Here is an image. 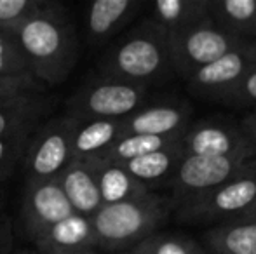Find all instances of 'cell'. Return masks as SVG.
Returning <instances> with one entry per match:
<instances>
[{"mask_svg":"<svg viewBox=\"0 0 256 254\" xmlns=\"http://www.w3.org/2000/svg\"><path fill=\"white\" fill-rule=\"evenodd\" d=\"M16 35L30 73L44 87H58L74 73L80 44L70 14L60 3L49 2L44 10L24 21Z\"/></svg>","mask_w":256,"mask_h":254,"instance_id":"cell-1","label":"cell"},{"mask_svg":"<svg viewBox=\"0 0 256 254\" xmlns=\"http://www.w3.org/2000/svg\"><path fill=\"white\" fill-rule=\"evenodd\" d=\"M96 75L152 89L176 77L171 66L168 33L143 17L108 44L96 63Z\"/></svg>","mask_w":256,"mask_h":254,"instance_id":"cell-2","label":"cell"},{"mask_svg":"<svg viewBox=\"0 0 256 254\" xmlns=\"http://www.w3.org/2000/svg\"><path fill=\"white\" fill-rule=\"evenodd\" d=\"M176 206L171 197L148 192L128 202L103 206L91 218L98 249H132L162 228Z\"/></svg>","mask_w":256,"mask_h":254,"instance_id":"cell-3","label":"cell"},{"mask_svg":"<svg viewBox=\"0 0 256 254\" xmlns=\"http://www.w3.org/2000/svg\"><path fill=\"white\" fill-rule=\"evenodd\" d=\"M152 99V89L92 75L68 98L66 117L75 122L122 120Z\"/></svg>","mask_w":256,"mask_h":254,"instance_id":"cell-4","label":"cell"},{"mask_svg":"<svg viewBox=\"0 0 256 254\" xmlns=\"http://www.w3.org/2000/svg\"><path fill=\"white\" fill-rule=\"evenodd\" d=\"M256 169V153L226 157H185L169 180L172 202L178 207L186 200L208 193L220 185Z\"/></svg>","mask_w":256,"mask_h":254,"instance_id":"cell-5","label":"cell"},{"mask_svg":"<svg viewBox=\"0 0 256 254\" xmlns=\"http://www.w3.org/2000/svg\"><path fill=\"white\" fill-rule=\"evenodd\" d=\"M256 202V169L220 185L214 190L180 204L174 216L180 223H223L240 218Z\"/></svg>","mask_w":256,"mask_h":254,"instance_id":"cell-6","label":"cell"},{"mask_svg":"<svg viewBox=\"0 0 256 254\" xmlns=\"http://www.w3.org/2000/svg\"><path fill=\"white\" fill-rule=\"evenodd\" d=\"M168 42L172 71L185 82L206 64L216 61L244 44V40L234 38L220 30L209 17L185 31L168 35Z\"/></svg>","mask_w":256,"mask_h":254,"instance_id":"cell-7","label":"cell"},{"mask_svg":"<svg viewBox=\"0 0 256 254\" xmlns=\"http://www.w3.org/2000/svg\"><path fill=\"white\" fill-rule=\"evenodd\" d=\"M74 127L75 120L63 115L35 129L23 157L24 181H48L60 178L68 162L74 159Z\"/></svg>","mask_w":256,"mask_h":254,"instance_id":"cell-8","label":"cell"},{"mask_svg":"<svg viewBox=\"0 0 256 254\" xmlns=\"http://www.w3.org/2000/svg\"><path fill=\"white\" fill-rule=\"evenodd\" d=\"M254 68L256 40H248L240 47L197 70L186 80V91L192 98L200 101L222 103Z\"/></svg>","mask_w":256,"mask_h":254,"instance_id":"cell-9","label":"cell"},{"mask_svg":"<svg viewBox=\"0 0 256 254\" xmlns=\"http://www.w3.org/2000/svg\"><path fill=\"white\" fill-rule=\"evenodd\" d=\"M72 214L75 213L58 180L24 181L21 197V223L26 237L34 244L54 225Z\"/></svg>","mask_w":256,"mask_h":254,"instance_id":"cell-10","label":"cell"},{"mask_svg":"<svg viewBox=\"0 0 256 254\" xmlns=\"http://www.w3.org/2000/svg\"><path fill=\"white\" fill-rule=\"evenodd\" d=\"M185 157H226L256 153L248 143L239 122L228 117H208L190 122L182 139Z\"/></svg>","mask_w":256,"mask_h":254,"instance_id":"cell-11","label":"cell"},{"mask_svg":"<svg viewBox=\"0 0 256 254\" xmlns=\"http://www.w3.org/2000/svg\"><path fill=\"white\" fill-rule=\"evenodd\" d=\"M194 117V105L185 98H155L122 119V136L185 134Z\"/></svg>","mask_w":256,"mask_h":254,"instance_id":"cell-12","label":"cell"},{"mask_svg":"<svg viewBox=\"0 0 256 254\" xmlns=\"http://www.w3.org/2000/svg\"><path fill=\"white\" fill-rule=\"evenodd\" d=\"M146 9L140 0H96L84 12V30L91 49H104Z\"/></svg>","mask_w":256,"mask_h":254,"instance_id":"cell-13","label":"cell"},{"mask_svg":"<svg viewBox=\"0 0 256 254\" xmlns=\"http://www.w3.org/2000/svg\"><path fill=\"white\" fill-rule=\"evenodd\" d=\"M58 181L75 214L91 220L103 207L98 181L89 159L74 157L60 174Z\"/></svg>","mask_w":256,"mask_h":254,"instance_id":"cell-14","label":"cell"},{"mask_svg":"<svg viewBox=\"0 0 256 254\" xmlns=\"http://www.w3.org/2000/svg\"><path fill=\"white\" fill-rule=\"evenodd\" d=\"M35 246L40 254L98 249L91 220L78 214H72L66 220L56 223L48 234L35 242Z\"/></svg>","mask_w":256,"mask_h":254,"instance_id":"cell-15","label":"cell"},{"mask_svg":"<svg viewBox=\"0 0 256 254\" xmlns=\"http://www.w3.org/2000/svg\"><path fill=\"white\" fill-rule=\"evenodd\" d=\"M88 159L94 171L96 181H98L103 206L128 202V200L140 199L152 192L146 185L134 180L120 164L106 162L100 157H88Z\"/></svg>","mask_w":256,"mask_h":254,"instance_id":"cell-16","label":"cell"},{"mask_svg":"<svg viewBox=\"0 0 256 254\" xmlns=\"http://www.w3.org/2000/svg\"><path fill=\"white\" fill-rule=\"evenodd\" d=\"M208 17L230 37L256 40V0H208Z\"/></svg>","mask_w":256,"mask_h":254,"instance_id":"cell-17","label":"cell"},{"mask_svg":"<svg viewBox=\"0 0 256 254\" xmlns=\"http://www.w3.org/2000/svg\"><path fill=\"white\" fill-rule=\"evenodd\" d=\"M145 17L174 35L208 19V0H157L146 3Z\"/></svg>","mask_w":256,"mask_h":254,"instance_id":"cell-18","label":"cell"},{"mask_svg":"<svg viewBox=\"0 0 256 254\" xmlns=\"http://www.w3.org/2000/svg\"><path fill=\"white\" fill-rule=\"evenodd\" d=\"M209 254H256V223L228 220L204 234Z\"/></svg>","mask_w":256,"mask_h":254,"instance_id":"cell-19","label":"cell"},{"mask_svg":"<svg viewBox=\"0 0 256 254\" xmlns=\"http://www.w3.org/2000/svg\"><path fill=\"white\" fill-rule=\"evenodd\" d=\"M48 113L46 94L24 96L0 105V138L20 132H32L40 126V120Z\"/></svg>","mask_w":256,"mask_h":254,"instance_id":"cell-20","label":"cell"},{"mask_svg":"<svg viewBox=\"0 0 256 254\" xmlns=\"http://www.w3.org/2000/svg\"><path fill=\"white\" fill-rule=\"evenodd\" d=\"M120 136H122L120 120H88V122H75L74 136H72V153L77 159L100 157Z\"/></svg>","mask_w":256,"mask_h":254,"instance_id":"cell-21","label":"cell"},{"mask_svg":"<svg viewBox=\"0 0 256 254\" xmlns=\"http://www.w3.org/2000/svg\"><path fill=\"white\" fill-rule=\"evenodd\" d=\"M183 159V148L182 143L172 145L169 148L158 150L154 153H146L138 159L128 160V162L120 164L134 180H138L140 183L146 185L150 188V185L160 183L164 180H171V176L174 174L178 164Z\"/></svg>","mask_w":256,"mask_h":254,"instance_id":"cell-22","label":"cell"},{"mask_svg":"<svg viewBox=\"0 0 256 254\" xmlns=\"http://www.w3.org/2000/svg\"><path fill=\"white\" fill-rule=\"evenodd\" d=\"M183 134L178 136H145V134H129L120 136L115 143H112L100 155V159L106 162L124 164L128 160L138 159L146 153H154L158 150L169 148L172 145L182 143Z\"/></svg>","mask_w":256,"mask_h":254,"instance_id":"cell-23","label":"cell"},{"mask_svg":"<svg viewBox=\"0 0 256 254\" xmlns=\"http://www.w3.org/2000/svg\"><path fill=\"white\" fill-rule=\"evenodd\" d=\"M131 254H202L200 248L194 239L185 234L176 232H155L143 242L129 249Z\"/></svg>","mask_w":256,"mask_h":254,"instance_id":"cell-24","label":"cell"},{"mask_svg":"<svg viewBox=\"0 0 256 254\" xmlns=\"http://www.w3.org/2000/svg\"><path fill=\"white\" fill-rule=\"evenodd\" d=\"M34 77L14 30L0 28V78Z\"/></svg>","mask_w":256,"mask_h":254,"instance_id":"cell-25","label":"cell"},{"mask_svg":"<svg viewBox=\"0 0 256 254\" xmlns=\"http://www.w3.org/2000/svg\"><path fill=\"white\" fill-rule=\"evenodd\" d=\"M48 5V0H0V28L16 31L24 21Z\"/></svg>","mask_w":256,"mask_h":254,"instance_id":"cell-26","label":"cell"},{"mask_svg":"<svg viewBox=\"0 0 256 254\" xmlns=\"http://www.w3.org/2000/svg\"><path fill=\"white\" fill-rule=\"evenodd\" d=\"M32 134L20 132V134H10L0 138V181L7 180L12 174L18 162H23L24 152H26Z\"/></svg>","mask_w":256,"mask_h":254,"instance_id":"cell-27","label":"cell"},{"mask_svg":"<svg viewBox=\"0 0 256 254\" xmlns=\"http://www.w3.org/2000/svg\"><path fill=\"white\" fill-rule=\"evenodd\" d=\"M222 105L232 110L256 112V68L246 75L232 92L222 101Z\"/></svg>","mask_w":256,"mask_h":254,"instance_id":"cell-28","label":"cell"},{"mask_svg":"<svg viewBox=\"0 0 256 254\" xmlns=\"http://www.w3.org/2000/svg\"><path fill=\"white\" fill-rule=\"evenodd\" d=\"M34 94H46V87L34 77L0 78V105Z\"/></svg>","mask_w":256,"mask_h":254,"instance_id":"cell-29","label":"cell"},{"mask_svg":"<svg viewBox=\"0 0 256 254\" xmlns=\"http://www.w3.org/2000/svg\"><path fill=\"white\" fill-rule=\"evenodd\" d=\"M14 251V223L6 213L0 214V254Z\"/></svg>","mask_w":256,"mask_h":254,"instance_id":"cell-30","label":"cell"},{"mask_svg":"<svg viewBox=\"0 0 256 254\" xmlns=\"http://www.w3.org/2000/svg\"><path fill=\"white\" fill-rule=\"evenodd\" d=\"M239 127L248 143L256 150V112H250L248 115H244L239 120Z\"/></svg>","mask_w":256,"mask_h":254,"instance_id":"cell-31","label":"cell"},{"mask_svg":"<svg viewBox=\"0 0 256 254\" xmlns=\"http://www.w3.org/2000/svg\"><path fill=\"white\" fill-rule=\"evenodd\" d=\"M236 220H248V221H254V223H256V202L246 211V213L242 214V216L236 218Z\"/></svg>","mask_w":256,"mask_h":254,"instance_id":"cell-32","label":"cell"},{"mask_svg":"<svg viewBox=\"0 0 256 254\" xmlns=\"http://www.w3.org/2000/svg\"><path fill=\"white\" fill-rule=\"evenodd\" d=\"M56 254H98L96 249H80V251H68V253H56Z\"/></svg>","mask_w":256,"mask_h":254,"instance_id":"cell-33","label":"cell"},{"mask_svg":"<svg viewBox=\"0 0 256 254\" xmlns=\"http://www.w3.org/2000/svg\"><path fill=\"white\" fill-rule=\"evenodd\" d=\"M12 254H38V253L30 251V249H18V251H12Z\"/></svg>","mask_w":256,"mask_h":254,"instance_id":"cell-34","label":"cell"},{"mask_svg":"<svg viewBox=\"0 0 256 254\" xmlns=\"http://www.w3.org/2000/svg\"><path fill=\"white\" fill-rule=\"evenodd\" d=\"M4 199H6V195H4L2 188H0V209H2V206H4Z\"/></svg>","mask_w":256,"mask_h":254,"instance_id":"cell-35","label":"cell"},{"mask_svg":"<svg viewBox=\"0 0 256 254\" xmlns=\"http://www.w3.org/2000/svg\"><path fill=\"white\" fill-rule=\"evenodd\" d=\"M4 213V209H0V214H2Z\"/></svg>","mask_w":256,"mask_h":254,"instance_id":"cell-36","label":"cell"},{"mask_svg":"<svg viewBox=\"0 0 256 254\" xmlns=\"http://www.w3.org/2000/svg\"><path fill=\"white\" fill-rule=\"evenodd\" d=\"M202 254H209V253H208V251H204V253H202Z\"/></svg>","mask_w":256,"mask_h":254,"instance_id":"cell-37","label":"cell"},{"mask_svg":"<svg viewBox=\"0 0 256 254\" xmlns=\"http://www.w3.org/2000/svg\"><path fill=\"white\" fill-rule=\"evenodd\" d=\"M126 254H129V253H126Z\"/></svg>","mask_w":256,"mask_h":254,"instance_id":"cell-38","label":"cell"},{"mask_svg":"<svg viewBox=\"0 0 256 254\" xmlns=\"http://www.w3.org/2000/svg\"><path fill=\"white\" fill-rule=\"evenodd\" d=\"M129 254H131V253H129Z\"/></svg>","mask_w":256,"mask_h":254,"instance_id":"cell-39","label":"cell"}]
</instances>
